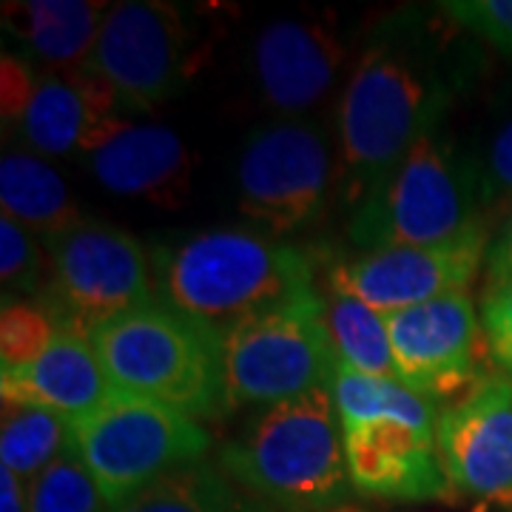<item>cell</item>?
Returning a JSON list of instances; mask_svg holds the SVG:
<instances>
[{
	"label": "cell",
	"mask_w": 512,
	"mask_h": 512,
	"mask_svg": "<svg viewBox=\"0 0 512 512\" xmlns=\"http://www.w3.org/2000/svg\"><path fill=\"white\" fill-rule=\"evenodd\" d=\"M439 12L404 9L376 26L339 103V180L350 208L367 200L421 134L441 126L470 80Z\"/></svg>",
	"instance_id": "cell-1"
},
{
	"label": "cell",
	"mask_w": 512,
	"mask_h": 512,
	"mask_svg": "<svg viewBox=\"0 0 512 512\" xmlns=\"http://www.w3.org/2000/svg\"><path fill=\"white\" fill-rule=\"evenodd\" d=\"M157 302L217 333L316 296L313 256L282 239L220 228L151 251Z\"/></svg>",
	"instance_id": "cell-2"
},
{
	"label": "cell",
	"mask_w": 512,
	"mask_h": 512,
	"mask_svg": "<svg viewBox=\"0 0 512 512\" xmlns=\"http://www.w3.org/2000/svg\"><path fill=\"white\" fill-rule=\"evenodd\" d=\"M220 464L285 512H333L348 507L353 493L330 384L262 410L237 439L222 444Z\"/></svg>",
	"instance_id": "cell-3"
},
{
	"label": "cell",
	"mask_w": 512,
	"mask_h": 512,
	"mask_svg": "<svg viewBox=\"0 0 512 512\" xmlns=\"http://www.w3.org/2000/svg\"><path fill=\"white\" fill-rule=\"evenodd\" d=\"M114 390L165 404L191 419L225 416L220 333L151 302L120 313L89 336Z\"/></svg>",
	"instance_id": "cell-4"
},
{
	"label": "cell",
	"mask_w": 512,
	"mask_h": 512,
	"mask_svg": "<svg viewBox=\"0 0 512 512\" xmlns=\"http://www.w3.org/2000/svg\"><path fill=\"white\" fill-rule=\"evenodd\" d=\"M487 231L473 157H461L444 128L421 134L404 160L350 214L348 239L365 251L441 245Z\"/></svg>",
	"instance_id": "cell-5"
},
{
	"label": "cell",
	"mask_w": 512,
	"mask_h": 512,
	"mask_svg": "<svg viewBox=\"0 0 512 512\" xmlns=\"http://www.w3.org/2000/svg\"><path fill=\"white\" fill-rule=\"evenodd\" d=\"M40 245L49 256L40 305L60 330L89 339L114 316L157 302L151 256L140 239L111 222L83 217Z\"/></svg>",
	"instance_id": "cell-6"
},
{
	"label": "cell",
	"mask_w": 512,
	"mask_h": 512,
	"mask_svg": "<svg viewBox=\"0 0 512 512\" xmlns=\"http://www.w3.org/2000/svg\"><path fill=\"white\" fill-rule=\"evenodd\" d=\"M228 407H276L328 387L336 350L316 293L220 330Z\"/></svg>",
	"instance_id": "cell-7"
},
{
	"label": "cell",
	"mask_w": 512,
	"mask_h": 512,
	"mask_svg": "<svg viewBox=\"0 0 512 512\" xmlns=\"http://www.w3.org/2000/svg\"><path fill=\"white\" fill-rule=\"evenodd\" d=\"M208 447L202 421L120 390L72 421V450L114 507L168 470L202 461Z\"/></svg>",
	"instance_id": "cell-8"
},
{
	"label": "cell",
	"mask_w": 512,
	"mask_h": 512,
	"mask_svg": "<svg viewBox=\"0 0 512 512\" xmlns=\"http://www.w3.org/2000/svg\"><path fill=\"white\" fill-rule=\"evenodd\" d=\"M333 151L319 123L279 117L256 126L237 160V202L271 234H296L325 214Z\"/></svg>",
	"instance_id": "cell-9"
},
{
	"label": "cell",
	"mask_w": 512,
	"mask_h": 512,
	"mask_svg": "<svg viewBox=\"0 0 512 512\" xmlns=\"http://www.w3.org/2000/svg\"><path fill=\"white\" fill-rule=\"evenodd\" d=\"M387 333L396 379L430 402H456L490 376L493 353L467 291L387 313Z\"/></svg>",
	"instance_id": "cell-10"
},
{
	"label": "cell",
	"mask_w": 512,
	"mask_h": 512,
	"mask_svg": "<svg viewBox=\"0 0 512 512\" xmlns=\"http://www.w3.org/2000/svg\"><path fill=\"white\" fill-rule=\"evenodd\" d=\"M117 106L157 109L188 74V29L177 6L160 0H126L109 6L89 57Z\"/></svg>",
	"instance_id": "cell-11"
},
{
	"label": "cell",
	"mask_w": 512,
	"mask_h": 512,
	"mask_svg": "<svg viewBox=\"0 0 512 512\" xmlns=\"http://www.w3.org/2000/svg\"><path fill=\"white\" fill-rule=\"evenodd\" d=\"M487 248L490 231H476L441 245H407L345 256L330 265L328 288L387 316L447 293L467 291L487 262Z\"/></svg>",
	"instance_id": "cell-12"
},
{
	"label": "cell",
	"mask_w": 512,
	"mask_h": 512,
	"mask_svg": "<svg viewBox=\"0 0 512 512\" xmlns=\"http://www.w3.org/2000/svg\"><path fill=\"white\" fill-rule=\"evenodd\" d=\"M436 447L450 493L512 507V373L487 376L444 404Z\"/></svg>",
	"instance_id": "cell-13"
},
{
	"label": "cell",
	"mask_w": 512,
	"mask_h": 512,
	"mask_svg": "<svg viewBox=\"0 0 512 512\" xmlns=\"http://www.w3.org/2000/svg\"><path fill=\"white\" fill-rule=\"evenodd\" d=\"M345 55L342 37L325 20H271L254 37L256 89L271 111L302 117L336 86Z\"/></svg>",
	"instance_id": "cell-14"
},
{
	"label": "cell",
	"mask_w": 512,
	"mask_h": 512,
	"mask_svg": "<svg viewBox=\"0 0 512 512\" xmlns=\"http://www.w3.org/2000/svg\"><path fill=\"white\" fill-rule=\"evenodd\" d=\"M353 493L427 501L450 495L441 467L436 430L393 419L342 427Z\"/></svg>",
	"instance_id": "cell-15"
},
{
	"label": "cell",
	"mask_w": 512,
	"mask_h": 512,
	"mask_svg": "<svg viewBox=\"0 0 512 512\" xmlns=\"http://www.w3.org/2000/svg\"><path fill=\"white\" fill-rule=\"evenodd\" d=\"M114 109L117 97L89 63L55 69L40 74L35 94L12 131L40 154H89L120 123Z\"/></svg>",
	"instance_id": "cell-16"
},
{
	"label": "cell",
	"mask_w": 512,
	"mask_h": 512,
	"mask_svg": "<svg viewBox=\"0 0 512 512\" xmlns=\"http://www.w3.org/2000/svg\"><path fill=\"white\" fill-rule=\"evenodd\" d=\"M97 183L117 197L177 208L191 188V154L165 126L117 123L89 151Z\"/></svg>",
	"instance_id": "cell-17"
},
{
	"label": "cell",
	"mask_w": 512,
	"mask_h": 512,
	"mask_svg": "<svg viewBox=\"0 0 512 512\" xmlns=\"http://www.w3.org/2000/svg\"><path fill=\"white\" fill-rule=\"evenodd\" d=\"M114 393L92 342L60 330L49 350L26 367H0V396L6 404L43 407L63 419H80Z\"/></svg>",
	"instance_id": "cell-18"
},
{
	"label": "cell",
	"mask_w": 512,
	"mask_h": 512,
	"mask_svg": "<svg viewBox=\"0 0 512 512\" xmlns=\"http://www.w3.org/2000/svg\"><path fill=\"white\" fill-rule=\"evenodd\" d=\"M109 6L92 0H29L3 12V26L29 63L74 69L89 63Z\"/></svg>",
	"instance_id": "cell-19"
},
{
	"label": "cell",
	"mask_w": 512,
	"mask_h": 512,
	"mask_svg": "<svg viewBox=\"0 0 512 512\" xmlns=\"http://www.w3.org/2000/svg\"><path fill=\"white\" fill-rule=\"evenodd\" d=\"M0 205L40 239L60 234L80 222V211L63 177L32 151H6L0 160Z\"/></svg>",
	"instance_id": "cell-20"
},
{
	"label": "cell",
	"mask_w": 512,
	"mask_h": 512,
	"mask_svg": "<svg viewBox=\"0 0 512 512\" xmlns=\"http://www.w3.org/2000/svg\"><path fill=\"white\" fill-rule=\"evenodd\" d=\"M330 393H333V404H336L342 427L362 424V421L393 419L421 427V430H436V419H439L436 402L413 393L399 379L370 376L336 359Z\"/></svg>",
	"instance_id": "cell-21"
},
{
	"label": "cell",
	"mask_w": 512,
	"mask_h": 512,
	"mask_svg": "<svg viewBox=\"0 0 512 512\" xmlns=\"http://www.w3.org/2000/svg\"><path fill=\"white\" fill-rule=\"evenodd\" d=\"M69 450H72V421L43 407L3 402L0 467L12 470L29 484Z\"/></svg>",
	"instance_id": "cell-22"
},
{
	"label": "cell",
	"mask_w": 512,
	"mask_h": 512,
	"mask_svg": "<svg viewBox=\"0 0 512 512\" xmlns=\"http://www.w3.org/2000/svg\"><path fill=\"white\" fill-rule=\"evenodd\" d=\"M325 322H328L330 342L339 362L370 376L396 379L384 313L373 311L370 305L353 296L330 291L325 299Z\"/></svg>",
	"instance_id": "cell-23"
},
{
	"label": "cell",
	"mask_w": 512,
	"mask_h": 512,
	"mask_svg": "<svg viewBox=\"0 0 512 512\" xmlns=\"http://www.w3.org/2000/svg\"><path fill=\"white\" fill-rule=\"evenodd\" d=\"M237 495L214 464L191 461L128 495L114 512H234Z\"/></svg>",
	"instance_id": "cell-24"
},
{
	"label": "cell",
	"mask_w": 512,
	"mask_h": 512,
	"mask_svg": "<svg viewBox=\"0 0 512 512\" xmlns=\"http://www.w3.org/2000/svg\"><path fill=\"white\" fill-rule=\"evenodd\" d=\"M29 512H114L89 467L69 450L26 484Z\"/></svg>",
	"instance_id": "cell-25"
},
{
	"label": "cell",
	"mask_w": 512,
	"mask_h": 512,
	"mask_svg": "<svg viewBox=\"0 0 512 512\" xmlns=\"http://www.w3.org/2000/svg\"><path fill=\"white\" fill-rule=\"evenodd\" d=\"M60 333L52 313L40 302L3 299L0 311V362L3 367H26L40 359Z\"/></svg>",
	"instance_id": "cell-26"
},
{
	"label": "cell",
	"mask_w": 512,
	"mask_h": 512,
	"mask_svg": "<svg viewBox=\"0 0 512 512\" xmlns=\"http://www.w3.org/2000/svg\"><path fill=\"white\" fill-rule=\"evenodd\" d=\"M35 234L12 217H0V282L3 293L15 299H35L49 279V256Z\"/></svg>",
	"instance_id": "cell-27"
},
{
	"label": "cell",
	"mask_w": 512,
	"mask_h": 512,
	"mask_svg": "<svg viewBox=\"0 0 512 512\" xmlns=\"http://www.w3.org/2000/svg\"><path fill=\"white\" fill-rule=\"evenodd\" d=\"M473 168L478 177V191L487 217L490 214H510L512 211V114L501 120L481 148V154L473 157Z\"/></svg>",
	"instance_id": "cell-28"
},
{
	"label": "cell",
	"mask_w": 512,
	"mask_h": 512,
	"mask_svg": "<svg viewBox=\"0 0 512 512\" xmlns=\"http://www.w3.org/2000/svg\"><path fill=\"white\" fill-rule=\"evenodd\" d=\"M433 9L461 32L512 55V0H444Z\"/></svg>",
	"instance_id": "cell-29"
},
{
	"label": "cell",
	"mask_w": 512,
	"mask_h": 512,
	"mask_svg": "<svg viewBox=\"0 0 512 512\" xmlns=\"http://www.w3.org/2000/svg\"><path fill=\"white\" fill-rule=\"evenodd\" d=\"M481 325L487 333L493 362L504 367V373H512V279L484 291Z\"/></svg>",
	"instance_id": "cell-30"
},
{
	"label": "cell",
	"mask_w": 512,
	"mask_h": 512,
	"mask_svg": "<svg viewBox=\"0 0 512 512\" xmlns=\"http://www.w3.org/2000/svg\"><path fill=\"white\" fill-rule=\"evenodd\" d=\"M40 74L35 72V63H29L23 55H9L3 52L0 60V114H3V126L15 128L23 111L29 106L32 94H35Z\"/></svg>",
	"instance_id": "cell-31"
},
{
	"label": "cell",
	"mask_w": 512,
	"mask_h": 512,
	"mask_svg": "<svg viewBox=\"0 0 512 512\" xmlns=\"http://www.w3.org/2000/svg\"><path fill=\"white\" fill-rule=\"evenodd\" d=\"M484 271H487V288L512 279V211L507 214V220L501 222V228L495 231V237L490 239Z\"/></svg>",
	"instance_id": "cell-32"
},
{
	"label": "cell",
	"mask_w": 512,
	"mask_h": 512,
	"mask_svg": "<svg viewBox=\"0 0 512 512\" xmlns=\"http://www.w3.org/2000/svg\"><path fill=\"white\" fill-rule=\"evenodd\" d=\"M0 512H29L26 481L6 467H0Z\"/></svg>",
	"instance_id": "cell-33"
},
{
	"label": "cell",
	"mask_w": 512,
	"mask_h": 512,
	"mask_svg": "<svg viewBox=\"0 0 512 512\" xmlns=\"http://www.w3.org/2000/svg\"><path fill=\"white\" fill-rule=\"evenodd\" d=\"M234 512H285L279 510V507H271V504H254V501H239L237 498V507Z\"/></svg>",
	"instance_id": "cell-34"
},
{
	"label": "cell",
	"mask_w": 512,
	"mask_h": 512,
	"mask_svg": "<svg viewBox=\"0 0 512 512\" xmlns=\"http://www.w3.org/2000/svg\"><path fill=\"white\" fill-rule=\"evenodd\" d=\"M333 512H362V510H353V507H339V510Z\"/></svg>",
	"instance_id": "cell-35"
}]
</instances>
